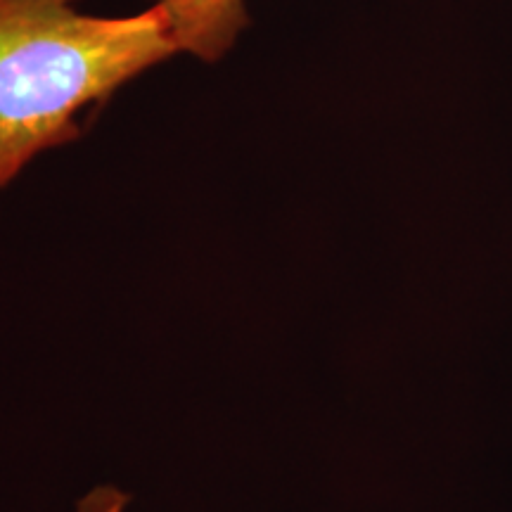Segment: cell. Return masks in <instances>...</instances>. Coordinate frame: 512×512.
I'll list each match as a JSON object with an SVG mask.
<instances>
[{
  "mask_svg": "<svg viewBox=\"0 0 512 512\" xmlns=\"http://www.w3.org/2000/svg\"><path fill=\"white\" fill-rule=\"evenodd\" d=\"M81 0H0V190L38 155L74 143L81 114L185 53L169 15L79 10Z\"/></svg>",
  "mask_w": 512,
  "mask_h": 512,
  "instance_id": "1",
  "label": "cell"
},
{
  "mask_svg": "<svg viewBox=\"0 0 512 512\" xmlns=\"http://www.w3.org/2000/svg\"><path fill=\"white\" fill-rule=\"evenodd\" d=\"M185 50L202 60H216L233 46L247 22L245 0H159Z\"/></svg>",
  "mask_w": 512,
  "mask_h": 512,
  "instance_id": "2",
  "label": "cell"
},
{
  "mask_svg": "<svg viewBox=\"0 0 512 512\" xmlns=\"http://www.w3.org/2000/svg\"><path fill=\"white\" fill-rule=\"evenodd\" d=\"M131 503V494H124L117 486H95L91 494H86L76 505V512H124Z\"/></svg>",
  "mask_w": 512,
  "mask_h": 512,
  "instance_id": "3",
  "label": "cell"
}]
</instances>
